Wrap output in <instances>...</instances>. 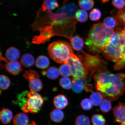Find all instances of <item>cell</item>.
Wrapping results in <instances>:
<instances>
[{
    "instance_id": "6da1fadb",
    "label": "cell",
    "mask_w": 125,
    "mask_h": 125,
    "mask_svg": "<svg viewBox=\"0 0 125 125\" xmlns=\"http://www.w3.org/2000/svg\"><path fill=\"white\" fill-rule=\"evenodd\" d=\"M98 91L110 101H116L125 92V74H114L107 69L97 72L94 76Z\"/></svg>"
},
{
    "instance_id": "7a4b0ae2",
    "label": "cell",
    "mask_w": 125,
    "mask_h": 125,
    "mask_svg": "<svg viewBox=\"0 0 125 125\" xmlns=\"http://www.w3.org/2000/svg\"><path fill=\"white\" fill-rule=\"evenodd\" d=\"M114 32L113 29L106 28L102 23L94 24L85 42L88 50L93 54L102 52Z\"/></svg>"
},
{
    "instance_id": "3957f363",
    "label": "cell",
    "mask_w": 125,
    "mask_h": 125,
    "mask_svg": "<svg viewBox=\"0 0 125 125\" xmlns=\"http://www.w3.org/2000/svg\"><path fill=\"white\" fill-rule=\"evenodd\" d=\"M18 101L21 110L26 113H38L44 103L43 98L41 95L31 90L20 94L18 95Z\"/></svg>"
},
{
    "instance_id": "277c9868",
    "label": "cell",
    "mask_w": 125,
    "mask_h": 125,
    "mask_svg": "<svg viewBox=\"0 0 125 125\" xmlns=\"http://www.w3.org/2000/svg\"><path fill=\"white\" fill-rule=\"evenodd\" d=\"M50 57L60 64L67 63L74 54L72 46L69 43L63 40H58L52 43L48 48Z\"/></svg>"
},
{
    "instance_id": "5b68a950",
    "label": "cell",
    "mask_w": 125,
    "mask_h": 125,
    "mask_svg": "<svg viewBox=\"0 0 125 125\" xmlns=\"http://www.w3.org/2000/svg\"><path fill=\"white\" fill-rule=\"evenodd\" d=\"M82 52V55L79 56L90 73V79L95 72L107 69V62L102 60L99 56L92 55L84 51Z\"/></svg>"
},
{
    "instance_id": "8992f818",
    "label": "cell",
    "mask_w": 125,
    "mask_h": 125,
    "mask_svg": "<svg viewBox=\"0 0 125 125\" xmlns=\"http://www.w3.org/2000/svg\"><path fill=\"white\" fill-rule=\"evenodd\" d=\"M71 68L72 76V82L85 79L89 72L79 55L74 54L68 59L67 62Z\"/></svg>"
},
{
    "instance_id": "52a82bcc",
    "label": "cell",
    "mask_w": 125,
    "mask_h": 125,
    "mask_svg": "<svg viewBox=\"0 0 125 125\" xmlns=\"http://www.w3.org/2000/svg\"><path fill=\"white\" fill-rule=\"evenodd\" d=\"M23 76L29 81L30 90L37 93L40 91L42 89V83L37 72L32 70H26L23 74Z\"/></svg>"
},
{
    "instance_id": "ba28073f",
    "label": "cell",
    "mask_w": 125,
    "mask_h": 125,
    "mask_svg": "<svg viewBox=\"0 0 125 125\" xmlns=\"http://www.w3.org/2000/svg\"><path fill=\"white\" fill-rule=\"evenodd\" d=\"M105 58L114 62H117L123 58L121 45L114 46L108 43L102 51Z\"/></svg>"
},
{
    "instance_id": "9c48e42d",
    "label": "cell",
    "mask_w": 125,
    "mask_h": 125,
    "mask_svg": "<svg viewBox=\"0 0 125 125\" xmlns=\"http://www.w3.org/2000/svg\"><path fill=\"white\" fill-rule=\"evenodd\" d=\"M115 121L117 123L125 124V104L119 103L113 109Z\"/></svg>"
},
{
    "instance_id": "30bf717a",
    "label": "cell",
    "mask_w": 125,
    "mask_h": 125,
    "mask_svg": "<svg viewBox=\"0 0 125 125\" xmlns=\"http://www.w3.org/2000/svg\"><path fill=\"white\" fill-rule=\"evenodd\" d=\"M4 68L9 73L14 76L20 74L22 71L21 64L17 60L7 61Z\"/></svg>"
},
{
    "instance_id": "8fae6325",
    "label": "cell",
    "mask_w": 125,
    "mask_h": 125,
    "mask_svg": "<svg viewBox=\"0 0 125 125\" xmlns=\"http://www.w3.org/2000/svg\"><path fill=\"white\" fill-rule=\"evenodd\" d=\"M78 7L73 3L65 5L60 8L58 10L64 12L68 15L70 18H74Z\"/></svg>"
},
{
    "instance_id": "7c38bea8",
    "label": "cell",
    "mask_w": 125,
    "mask_h": 125,
    "mask_svg": "<svg viewBox=\"0 0 125 125\" xmlns=\"http://www.w3.org/2000/svg\"><path fill=\"white\" fill-rule=\"evenodd\" d=\"M53 103L56 108L62 109L65 108L68 105V101L64 95L59 94L54 98Z\"/></svg>"
},
{
    "instance_id": "4fadbf2b",
    "label": "cell",
    "mask_w": 125,
    "mask_h": 125,
    "mask_svg": "<svg viewBox=\"0 0 125 125\" xmlns=\"http://www.w3.org/2000/svg\"><path fill=\"white\" fill-rule=\"evenodd\" d=\"M29 117L24 113L17 114L13 118V123L14 125H29Z\"/></svg>"
},
{
    "instance_id": "5bb4252c",
    "label": "cell",
    "mask_w": 125,
    "mask_h": 125,
    "mask_svg": "<svg viewBox=\"0 0 125 125\" xmlns=\"http://www.w3.org/2000/svg\"><path fill=\"white\" fill-rule=\"evenodd\" d=\"M50 117L52 121L54 122L60 123L63 121L64 115L61 109L57 108L52 111L50 114Z\"/></svg>"
},
{
    "instance_id": "9a60e30c",
    "label": "cell",
    "mask_w": 125,
    "mask_h": 125,
    "mask_svg": "<svg viewBox=\"0 0 125 125\" xmlns=\"http://www.w3.org/2000/svg\"><path fill=\"white\" fill-rule=\"evenodd\" d=\"M13 118L11 111L8 109H3L0 112V119L2 123L7 124L10 123Z\"/></svg>"
},
{
    "instance_id": "2e32d148",
    "label": "cell",
    "mask_w": 125,
    "mask_h": 125,
    "mask_svg": "<svg viewBox=\"0 0 125 125\" xmlns=\"http://www.w3.org/2000/svg\"><path fill=\"white\" fill-rule=\"evenodd\" d=\"M20 61L23 66L28 68L33 66L35 63V60L32 55L29 53H26L22 56Z\"/></svg>"
},
{
    "instance_id": "e0dca14e",
    "label": "cell",
    "mask_w": 125,
    "mask_h": 125,
    "mask_svg": "<svg viewBox=\"0 0 125 125\" xmlns=\"http://www.w3.org/2000/svg\"><path fill=\"white\" fill-rule=\"evenodd\" d=\"M20 55V51L17 48L11 47L7 50L6 53L7 58L10 61H16L19 59Z\"/></svg>"
},
{
    "instance_id": "ac0fdd59",
    "label": "cell",
    "mask_w": 125,
    "mask_h": 125,
    "mask_svg": "<svg viewBox=\"0 0 125 125\" xmlns=\"http://www.w3.org/2000/svg\"><path fill=\"white\" fill-rule=\"evenodd\" d=\"M72 46L75 50H82L84 46V42L82 38L78 36L72 37L70 39Z\"/></svg>"
},
{
    "instance_id": "d6986e66",
    "label": "cell",
    "mask_w": 125,
    "mask_h": 125,
    "mask_svg": "<svg viewBox=\"0 0 125 125\" xmlns=\"http://www.w3.org/2000/svg\"><path fill=\"white\" fill-rule=\"evenodd\" d=\"M50 61L46 56L41 55L37 57L35 62V65L37 68L45 69L49 66Z\"/></svg>"
},
{
    "instance_id": "ffe728a7",
    "label": "cell",
    "mask_w": 125,
    "mask_h": 125,
    "mask_svg": "<svg viewBox=\"0 0 125 125\" xmlns=\"http://www.w3.org/2000/svg\"><path fill=\"white\" fill-rule=\"evenodd\" d=\"M90 98L93 105L95 106H98L100 105L103 100L106 98L102 94L98 92L92 93L90 95Z\"/></svg>"
},
{
    "instance_id": "44dd1931",
    "label": "cell",
    "mask_w": 125,
    "mask_h": 125,
    "mask_svg": "<svg viewBox=\"0 0 125 125\" xmlns=\"http://www.w3.org/2000/svg\"><path fill=\"white\" fill-rule=\"evenodd\" d=\"M86 81L85 79L80 80H76L72 82L73 90L74 93H82L85 89Z\"/></svg>"
},
{
    "instance_id": "7402d4cb",
    "label": "cell",
    "mask_w": 125,
    "mask_h": 125,
    "mask_svg": "<svg viewBox=\"0 0 125 125\" xmlns=\"http://www.w3.org/2000/svg\"><path fill=\"white\" fill-rule=\"evenodd\" d=\"M42 74H46L49 79L54 80L59 77L60 73L58 69L55 67H51L48 68L46 72H43Z\"/></svg>"
},
{
    "instance_id": "603a6c76",
    "label": "cell",
    "mask_w": 125,
    "mask_h": 125,
    "mask_svg": "<svg viewBox=\"0 0 125 125\" xmlns=\"http://www.w3.org/2000/svg\"><path fill=\"white\" fill-rule=\"evenodd\" d=\"M59 5L57 0H44L42 6L43 11L53 10L59 7Z\"/></svg>"
},
{
    "instance_id": "cb8c5ba5",
    "label": "cell",
    "mask_w": 125,
    "mask_h": 125,
    "mask_svg": "<svg viewBox=\"0 0 125 125\" xmlns=\"http://www.w3.org/2000/svg\"><path fill=\"white\" fill-rule=\"evenodd\" d=\"M104 24L106 28L108 29H113L119 25L118 21L114 17L108 16L106 17L104 20Z\"/></svg>"
},
{
    "instance_id": "d4e9b609",
    "label": "cell",
    "mask_w": 125,
    "mask_h": 125,
    "mask_svg": "<svg viewBox=\"0 0 125 125\" xmlns=\"http://www.w3.org/2000/svg\"><path fill=\"white\" fill-rule=\"evenodd\" d=\"M59 73L64 77H68L72 75V72L70 65L67 63L62 64L59 69Z\"/></svg>"
},
{
    "instance_id": "484cf974",
    "label": "cell",
    "mask_w": 125,
    "mask_h": 125,
    "mask_svg": "<svg viewBox=\"0 0 125 125\" xmlns=\"http://www.w3.org/2000/svg\"><path fill=\"white\" fill-rule=\"evenodd\" d=\"M78 4L81 8L88 10L93 7L94 1L93 0H79Z\"/></svg>"
},
{
    "instance_id": "4316f807",
    "label": "cell",
    "mask_w": 125,
    "mask_h": 125,
    "mask_svg": "<svg viewBox=\"0 0 125 125\" xmlns=\"http://www.w3.org/2000/svg\"><path fill=\"white\" fill-rule=\"evenodd\" d=\"M10 84V81L9 78L5 75L1 74L0 76V88L1 90H5L9 88Z\"/></svg>"
},
{
    "instance_id": "83f0119b",
    "label": "cell",
    "mask_w": 125,
    "mask_h": 125,
    "mask_svg": "<svg viewBox=\"0 0 125 125\" xmlns=\"http://www.w3.org/2000/svg\"><path fill=\"white\" fill-rule=\"evenodd\" d=\"M75 124V125H90V120L87 115H79L76 117Z\"/></svg>"
},
{
    "instance_id": "f1b7e54d",
    "label": "cell",
    "mask_w": 125,
    "mask_h": 125,
    "mask_svg": "<svg viewBox=\"0 0 125 125\" xmlns=\"http://www.w3.org/2000/svg\"><path fill=\"white\" fill-rule=\"evenodd\" d=\"M75 16L76 19L80 22H85L88 19V13L86 11L82 9L78 10Z\"/></svg>"
},
{
    "instance_id": "f546056e",
    "label": "cell",
    "mask_w": 125,
    "mask_h": 125,
    "mask_svg": "<svg viewBox=\"0 0 125 125\" xmlns=\"http://www.w3.org/2000/svg\"><path fill=\"white\" fill-rule=\"evenodd\" d=\"M71 79L67 77H62L59 80V84L61 86L65 89L70 90L72 88L73 84Z\"/></svg>"
},
{
    "instance_id": "4dcf8cb0",
    "label": "cell",
    "mask_w": 125,
    "mask_h": 125,
    "mask_svg": "<svg viewBox=\"0 0 125 125\" xmlns=\"http://www.w3.org/2000/svg\"><path fill=\"white\" fill-rule=\"evenodd\" d=\"M112 108V104L110 101L107 99H104L100 106V109L104 113L110 111Z\"/></svg>"
},
{
    "instance_id": "1f68e13d",
    "label": "cell",
    "mask_w": 125,
    "mask_h": 125,
    "mask_svg": "<svg viewBox=\"0 0 125 125\" xmlns=\"http://www.w3.org/2000/svg\"><path fill=\"white\" fill-rule=\"evenodd\" d=\"M93 125H104L106 120L103 115L100 114H95L92 118Z\"/></svg>"
},
{
    "instance_id": "d6a6232c",
    "label": "cell",
    "mask_w": 125,
    "mask_h": 125,
    "mask_svg": "<svg viewBox=\"0 0 125 125\" xmlns=\"http://www.w3.org/2000/svg\"><path fill=\"white\" fill-rule=\"evenodd\" d=\"M102 13L101 11L97 8L94 9L90 12L89 17L90 19L92 21H99L101 18Z\"/></svg>"
},
{
    "instance_id": "836d02e7",
    "label": "cell",
    "mask_w": 125,
    "mask_h": 125,
    "mask_svg": "<svg viewBox=\"0 0 125 125\" xmlns=\"http://www.w3.org/2000/svg\"><path fill=\"white\" fill-rule=\"evenodd\" d=\"M80 105L83 110H89L93 108V104L90 99L88 98H85L81 101Z\"/></svg>"
},
{
    "instance_id": "e575fe53",
    "label": "cell",
    "mask_w": 125,
    "mask_h": 125,
    "mask_svg": "<svg viewBox=\"0 0 125 125\" xmlns=\"http://www.w3.org/2000/svg\"><path fill=\"white\" fill-rule=\"evenodd\" d=\"M125 67V56H123L122 58L116 62L114 66V69L118 70L122 69Z\"/></svg>"
},
{
    "instance_id": "d590c367",
    "label": "cell",
    "mask_w": 125,
    "mask_h": 125,
    "mask_svg": "<svg viewBox=\"0 0 125 125\" xmlns=\"http://www.w3.org/2000/svg\"><path fill=\"white\" fill-rule=\"evenodd\" d=\"M112 4L117 9H124L125 6V0H112Z\"/></svg>"
},
{
    "instance_id": "8d00e7d4",
    "label": "cell",
    "mask_w": 125,
    "mask_h": 125,
    "mask_svg": "<svg viewBox=\"0 0 125 125\" xmlns=\"http://www.w3.org/2000/svg\"><path fill=\"white\" fill-rule=\"evenodd\" d=\"M121 44L122 55L125 54V37L121 35Z\"/></svg>"
},
{
    "instance_id": "74e56055",
    "label": "cell",
    "mask_w": 125,
    "mask_h": 125,
    "mask_svg": "<svg viewBox=\"0 0 125 125\" xmlns=\"http://www.w3.org/2000/svg\"><path fill=\"white\" fill-rule=\"evenodd\" d=\"M93 85L91 84H88L85 86L84 89L87 92H91L93 90Z\"/></svg>"
},
{
    "instance_id": "f35d334b",
    "label": "cell",
    "mask_w": 125,
    "mask_h": 125,
    "mask_svg": "<svg viewBox=\"0 0 125 125\" xmlns=\"http://www.w3.org/2000/svg\"><path fill=\"white\" fill-rule=\"evenodd\" d=\"M29 125H37L35 122L32 121Z\"/></svg>"
},
{
    "instance_id": "ab89813d",
    "label": "cell",
    "mask_w": 125,
    "mask_h": 125,
    "mask_svg": "<svg viewBox=\"0 0 125 125\" xmlns=\"http://www.w3.org/2000/svg\"><path fill=\"white\" fill-rule=\"evenodd\" d=\"M123 22H124L125 24V12L124 15H123Z\"/></svg>"
},
{
    "instance_id": "60d3db41",
    "label": "cell",
    "mask_w": 125,
    "mask_h": 125,
    "mask_svg": "<svg viewBox=\"0 0 125 125\" xmlns=\"http://www.w3.org/2000/svg\"><path fill=\"white\" fill-rule=\"evenodd\" d=\"M109 0H101L104 3H105L107 2Z\"/></svg>"
},
{
    "instance_id": "b9f144b4",
    "label": "cell",
    "mask_w": 125,
    "mask_h": 125,
    "mask_svg": "<svg viewBox=\"0 0 125 125\" xmlns=\"http://www.w3.org/2000/svg\"><path fill=\"white\" fill-rule=\"evenodd\" d=\"M119 125H125V124H120Z\"/></svg>"
}]
</instances>
